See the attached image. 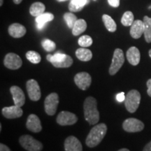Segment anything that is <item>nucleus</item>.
I'll list each match as a JSON object with an SVG mask.
<instances>
[{"instance_id":"nucleus-42","label":"nucleus","mask_w":151,"mask_h":151,"mask_svg":"<svg viewBox=\"0 0 151 151\" xmlns=\"http://www.w3.org/2000/svg\"><path fill=\"white\" fill-rule=\"evenodd\" d=\"M94 1H96V0H94Z\"/></svg>"},{"instance_id":"nucleus-3","label":"nucleus","mask_w":151,"mask_h":151,"mask_svg":"<svg viewBox=\"0 0 151 151\" xmlns=\"http://www.w3.org/2000/svg\"><path fill=\"white\" fill-rule=\"evenodd\" d=\"M46 59L56 68H68L73 64V59L70 56L60 52H56L53 55H48Z\"/></svg>"},{"instance_id":"nucleus-18","label":"nucleus","mask_w":151,"mask_h":151,"mask_svg":"<svg viewBox=\"0 0 151 151\" xmlns=\"http://www.w3.org/2000/svg\"><path fill=\"white\" fill-rule=\"evenodd\" d=\"M127 59L128 62L133 66H137L139 64L141 60L140 51L137 47L132 46L127 51Z\"/></svg>"},{"instance_id":"nucleus-10","label":"nucleus","mask_w":151,"mask_h":151,"mask_svg":"<svg viewBox=\"0 0 151 151\" xmlns=\"http://www.w3.org/2000/svg\"><path fill=\"white\" fill-rule=\"evenodd\" d=\"M4 64L6 68L12 70H16L20 69L22 65V61L20 56L18 55L10 52L5 56Z\"/></svg>"},{"instance_id":"nucleus-40","label":"nucleus","mask_w":151,"mask_h":151,"mask_svg":"<svg viewBox=\"0 0 151 151\" xmlns=\"http://www.w3.org/2000/svg\"><path fill=\"white\" fill-rule=\"evenodd\" d=\"M58 1H59V2H61V1H67V0H57Z\"/></svg>"},{"instance_id":"nucleus-8","label":"nucleus","mask_w":151,"mask_h":151,"mask_svg":"<svg viewBox=\"0 0 151 151\" xmlns=\"http://www.w3.org/2000/svg\"><path fill=\"white\" fill-rule=\"evenodd\" d=\"M122 128L127 132H139L144 129V124L137 118H130L123 122Z\"/></svg>"},{"instance_id":"nucleus-35","label":"nucleus","mask_w":151,"mask_h":151,"mask_svg":"<svg viewBox=\"0 0 151 151\" xmlns=\"http://www.w3.org/2000/svg\"><path fill=\"white\" fill-rule=\"evenodd\" d=\"M0 151H11V149L8 146H6L5 144L1 143L0 144Z\"/></svg>"},{"instance_id":"nucleus-25","label":"nucleus","mask_w":151,"mask_h":151,"mask_svg":"<svg viewBox=\"0 0 151 151\" xmlns=\"http://www.w3.org/2000/svg\"><path fill=\"white\" fill-rule=\"evenodd\" d=\"M102 20L106 28L108 31L111 32H114L116 31V29H117L116 23L115 22L114 20H113V19L111 18V16H109V15H106V14L103 15Z\"/></svg>"},{"instance_id":"nucleus-38","label":"nucleus","mask_w":151,"mask_h":151,"mask_svg":"<svg viewBox=\"0 0 151 151\" xmlns=\"http://www.w3.org/2000/svg\"><path fill=\"white\" fill-rule=\"evenodd\" d=\"M118 151H129V150H128L127 148H121Z\"/></svg>"},{"instance_id":"nucleus-1","label":"nucleus","mask_w":151,"mask_h":151,"mask_svg":"<svg viewBox=\"0 0 151 151\" xmlns=\"http://www.w3.org/2000/svg\"><path fill=\"white\" fill-rule=\"evenodd\" d=\"M85 119L90 124H96L99 120L97 101L92 97H87L83 104Z\"/></svg>"},{"instance_id":"nucleus-27","label":"nucleus","mask_w":151,"mask_h":151,"mask_svg":"<svg viewBox=\"0 0 151 151\" xmlns=\"http://www.w3.org/2000/svg\"><path fill=\"white\" fill-rule=\"evenodd\" d=\"M134 20V14L131 11H126L122 17L121 22L124 26H131Z\"/></svg>"},{"instance_id":"nucleus-12","label":"nucleus","mask_w":151,"mask_h":151,"mask_svg":"<svg viewBox=\"0 0 151 151\" xmlns=\"http://www.w3.org/2000/svg\"><path fill=\"white\" fill-rule=\"evenodd\" d=\"M74 82L81 90H86L91 85L92 78L88 73L80 72L76 74Z\"/></svg>"},{"instance_id":"nucleus-32","label":"nucleus","mask_w":151,"mask_h":151,"mask_svg":"<svg viewBox=\"0 0 151 151\" xmlns=\"http://www.w3.org/2000/svg\"><path fill=\"white\" fill-rule=\"evenodd\" d=\"M125 97L126 96L124 95V92H120V93L117 94L116 100L118 102H122V101H124V100H125Z\"/></svg>"},{"instance_id":"nucleus-2","label":"nucleus","mask_w":151,"mask_h":151,"mask_svg":"<svg viewBox=\"0 0 151 151\" xmlns=\"http://www.w3.org/2000/svg\"><path fill=\"white\" fill-rule=\"evenodd\" d=\"M107 132V126L104 123H100L92 128L87 136L86 143L89 148H94L103 140Z\"/></svg>"},{"instance_id":"nucleus-26","label":"nucleus","mask_w":151,"mask_h":151,"mask_svg":"<svg viewBox=\"0 0 151 151\" xmlns=\"http://www.w3.org/2000/svg\"><path fill=\"white\" fill-rule=\"evenodd\" d=\"M144 23V37L147 43H151V18L144 16L143 18Z\"/></svg>"},{"instance_id":"nucleus-34","label":"nucleus","mask_w":151,"mask_h":151,"mask_svg":"<svg viewBox=\"0 0 151 151\" xmlns=\"http://www.w3.org/2000/svg\"><path fill=\"white\" fill-rule=\"evenodd\" d=\"M147 88H148V90H147V93L149 95V97H151V78L147 81Z\"/></svg>"},{"instance_id":"nucleus-24","label":"nucleus","mask_w":151,"mask_h":151,"mask_svg":"<svg viewBox=\"0 0 151 151\" xmlns=\"http://www.w3.org/2000/svg\"><path fill=\"white\" fill-rule=\"evenodd\" d=\"M88 3V0H71L69 3V9L72 12H78L83 9Z\"/></svg>"},{"instance_id":"nucleus-36","label":"nucleus","mask_w":151,"mask_h":151,"mask_svg":"<svg viewBox=\"0 0 151 151\" xmlns=\"http://www.w3.org/2000/svg\"><path fill=\"white\" fill-rule=\"evenodd\" d=\"M143 151H151V142L147 143L143 148Z\"/></svg>"},{"instance_id":"nucleus-30","label":"nucleus","mask_w":151,"mask_h":151,"mask_svg":"<svg viewBox=\"0 0 151 151\" xmlns=\"http://www.w3.org/2000/svg\"><path fill=\"white\" fill-rule=\"evenodd\" d=\"M79 46L83 47V48H87L91 46L93 43L92 39L88 35H83L81 37L78 39Z\"/></svg>"},{"instance_id":"nucleus-43","label":"nucleus","mask_w":151,"mask_h":151,"mask_svg":"<svg viewBox=\"0 0 151 151\" xmlns=\"http://www.w3.org/2000/svg\"><path fill=\"white\" fill-rule=\"evenodd\" d=\"M150 142H151V141H150Z\"/></svg>"},{"instance_id":"nucleus-31","label":"nucleus","mask_w":151,"mask_h":151,"mask_svg":"<svg viewBox=\"0 0 151 151\" xmlns=\"http://www.w3.org/2000/svg\"><path fill=\"white\" fill-rule=\"evenodd\" d=\"M41 45H42V47L43 48V49L48 52L53 51L56 48L55 43L54 41H52L48 39H43L42 42H41Z\"/></svg>"},{"instance_id":"nucleus-39","label":"nucleus","mask_w":151,"mask_h":151,"mask_svg":"<svg viewBox=\"0 0 151 151\" xmlns=\"http://www.w3.org/2000/svg\"><path fill=\"white\" fill-rule=\"evenodd\" d=\"M3 4V0H0V6H2Z\"/></svg>"},{"instance_id":"nucleus-5","label":"nucleus","mask_w":151,"mask_h":151,"mask_svg":"<svg viewBox=\"0 0 151 151\" xmlns=\"http://www.w3.org/2000/svg\"><path fill=\"white\" fill-rule=\"evenodd\" d=\"M19 142L22 148L28 151H41L43 147L40 141L28 134L21 136Z\"/></svg>"},{"instance_id":"nucleus-22","label":"nucleus","mask_w":151,"mask_h":151,"mask_svg":"<svg viewBox=\"0 0 151 151\" xmlns=\"http://www.w3.org/2000/svg\"><path fill=\"white\" fill-rule=\"evenodd\" d=\"M46 10V6L41 2H35L32 4L29 8V13L32 16L38 17L43 14Z\"/></svg>"},{"instance_id":"nucleus-28","label":"nucleus","mask_w":151,"mask_h":151,"mask_svg":"<svg viewBox=\"0 0 151 151\" xmlns=\"http://www.w3.org/2000/svg\"><path fill=\"white\" fill-rule=\"evenodd\" d=\"M26 58L32 64H39L41 62V55L37 52L29 50L26 53Z\"/></svg>"},{"instance_id":"nucleus-21","label":"nucleus","mask_w":151,"mask_h":151,"mask_svg":"<svg viewBox=\"0 0 151 151\" xmlns=\"http://www.w3.org/2000/svg\"><path fill=\"white\" fill-rule=\"evenodd\" d=\"M76 56L81 61L88 62L92 59V53L91 50L89 49L80 48L77 49L76 51Z\"/></svg>"},{"instance_id":"nucleus-29","label":"nucleus","mask_w":151,"mask_h":151,"mask_svg":"<svg viewBox=\"0 0 151 151\" xmlns=\"http://www.w3.org/2000/svg\"><path fill=\"white\" fill-rule=\"evenodd\" d=\"M64 19L67 22L68 27L70 29H72L74 26L76 22L77 21V17L75 16L74 14H72V13H66V14L64 15Z\"/></svg>"},{"instance_id":"nucleus-20","label":"nucleus","mask_w":151,"mask_h":151,"mask_svg":"<svg viewBox=\"0 0 151 151\" xmlns=\"http://www.w3.org/2000/svg\"><path fill=\"white\" fill-rule=\"evenodd\" d=\"M54 19L53 14L50 13H44L41 16L36 18V22H37V27L39 30L43 29L44 26L46 25L47 22L52 21Z\"/></svg>"},{"instance_id":"nucleus-11","label":"nucleus","mask_w":151,"mask_h":151,"mask_svg":"<svg viewBox=\"0 0 151 151\" xmlns=\"http://www.w3.org/2000/svg\"><path fill=\"white\" fill-rule=\"evenodd\" d=\"M78 121V118L74 113L69 111H62L57 117V122L62 126L73 125Z\"/></svg>"},{"instance_id":"nucleus-17","label":"nucleus","mask_w":151,"mask_h":151,"mask_svg":"<svg viewBox=\"0 0 151 151\" xmlns=\"http://www.w3.org/2000/svg\"><path fill=\"white\" fill-rule=\"evenodd\" d=\"M144 33V23L140 20H134L130 28V35L134 39H139Z\"/></svg>"},{"instance_id":"nucleus-6","label":"nucleus","mask_w":151,"mask_h":151,"mask_svg":"<svg viewBox=\"0 0 151 151\" xmlns=\"http://www.w3.org/2000/svg\"><path fill=\"white\" fill-rule=\"evenodd\" d=\"M124 62V55L122 50L117 48L114 50L112 62L109 68V73L111 75H115L120 70Z\"/></svg>"},{"instance_id":"nucleus-23","label":"nucleus","mask_w":151,"mask_h":151,"mask_svg":"<svg viewBox=\"0 0 151 151\" xmlns=\"http://www.w3.org/2000/svg\"><path fill=\"white\" fill-rule=\"evenodd\" d=\"M87 29V23L83 19H78L72 28V34L74 36H78L84 32Z\"/></svg>"},{"instance_id":"nucleus-19","label":"nucleus","mask_w":151,"mask_h":151,"mask_svg":"<svg viewBox=\"0 0 151 151\" xmlns=\"http://www.w3.org/2000/svg\"><path fill=\"white\" fill-rule=\"evenodd\" d=\"M9 34L14 38L22 37L26 34V28L21 24L14 23L11 24L8 29Z\"/></svg>"},{"instance_id":"nucleus-16","label":"nucleus","mask_w":151,"mask_h":151,"mask_svg":"<svg viewBox=\"0 0 151 151\" xmlns=\"http://www.w3.org/2000/svg\"><path fill=\"white\" fill-rule=\"evenodd\" d=\"M65 151H83L81 141L73 136H69L65 141Z\"/></svg>"},{"instance_id":"nucleus-13","label":"nucleus","mask_w":151,"mask_h":151,"mask_svg":"<svg viewBox=\"0 0 151 151\" xmlns=\"http://www.w3.org/2000/svg\"><path fill=\"white\" fill-rule=\"evenodd\" d=\"M26 127L29 131L34 133H38L42 130L40 119L35 114H31L28 116L27 122H26Z\"/></svg>"},{"instance_id":"nucleus-15","label":"nucleus","mask_w":151,"mask_h":151,"mask_svg":"<svg viewBox=\"0 0 151 151\" xmlns=\"http://www.w3.org/2000/svg\"><path fill=\"white\" fill-rule=\"evenodd\" d=\"M1 112H2L3 116L8 119L20 118L23 114V111H22L21 107L18 106L15 104L11 106L4 107L2 109Z\"/></svg>"},{"instance_id":"nucleus-9","label":"nucleus","mask_w":151,"mask_h":151,"mask_svg":"<svg viewBox=\"0 0 151 151\" xmlns=\"http://www.w3.org/2000/svg\"><path fill=\"white\" fill-rule=\"evenodd\" d=\"M28 96L32 101H37L40 99L41 93L38 82L35 79H30L26 83Z\"/></svg>"},{"instance_id":"nucleus-14","label":"nucleus","mask_w":151,"mask_h":151,"mask_svg":"<svg viewBox=\"0 0 151 151\" xmlns=\"http://www.w3.org/2000/svg\"><path fill=\"white\" fill-rule=\"evenodd\" d=\"M10 92L12 94L14 104L20 107L22 106L25 103V96H24V92L21 88L18 86H14L11 87Z\"/></svg>"},{"instance_id":"nucleus-37","label":"nucleus","mask_w":151,"mask_h":151,"mask_svg":"<svg viewBox=\"0 0 151 151\" xmlns=\"http://www.w3.org/2000/svg\"><path fill=\"white\" fill-rule=\"evenodd\" d=\"M13 1H14V2L15 4H19L22 2V0H13Z\"/></svg>"},{"instance_id":"nucleus-41","label":"nucleus","mask_w":151,"mask_h":151,"mask_svg":"<svg viewBox=\"0 0 151 151\" xmlns=\"http://www.w3.org/2000/svg\"><path fill=\"white\" fill-rule=\"evenodd\" d=\"M149 56H150V58H151V49L150 50H149Z\"/></svg>"},{"instance_id":"nucleus-4","label":"nucleus","mask_w":151,"mask_h":151,"mask_svg":"<svg viewBox=\"0 0 151 151\" xmlns=\"http://www.w3.org/2000/svg\"><path fill=\"white\" fill-rule=\"evenodd\" d=\"M141 101V94L137 90H132L126 95L124 106L129 113H134L139 108Z\"/></svg>"},{"instance_id":"nucleus-33","label":"nucleus","mask_w":151,"mask_h":151,"mask_svg":"<svg viewBox=\"0 0 151 151\" xmlns=\"http://www.w3.org/2000/svg\"><path fill=\"white\" fill-rule=\"evenodd\" d=\"M108 2L110 6L114 8H117L120 5V0H108Z\"/></svg>"},{"instance_id":"nucleus-7","label":"nucleus","mask_w":151,"mask_h":151,"mask_svg":"<svg viewBox=\"0 0 151 151\" xmlns=\"http://www.w3.org/2000/svg\"><path fill=\"white\" fill-rule=\"evenodd\" d=\"M59 104V96L55 92H52L47 96L44 101L45 111L48 116L55 114Z\"/></svg>"}]
</instances>
